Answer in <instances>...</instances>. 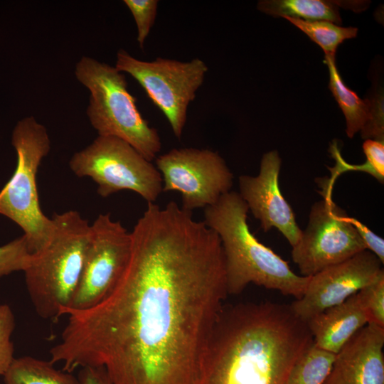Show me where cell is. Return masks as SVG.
<instances>
[{
    "mask_svg": "<svg viewBox=\"0 0 384 384\" xmlns=\"http://www.w3.org/2000/svg\"><path fill=\"white\" fill-rule=\"evenodd\" d=\"M113 289L67 315L50 350L63 370L102 367L112 384H194L228 295L217 233L176 202L147 203Z\"/></svg>",
    "mask_w": 384,
    "mask_h": 384,
    "instance_id": "obj_1",
    "label": "cell"
},
{
    "mask_svg": "<svg viewBox=\"0 0 384 384\" xmlns=\"http://www.w3.org/2000/svg\"><path fill=\"white\" fill-rule=\"evenodd\" d=\"M312 343L306 322L290 305L223 306L194 384H284Z\"/></svg>",
    "mask_w": 384,
    "mask_h": 384,
    "instance_id": "obj_2",
    "label": "cell"
},
{
    "mask_svg": "<svg viewBox=\"0 0 384 384\" xmlns=\"http://www.w3.org/2000/svg\"><path fill=\"white\" fill-rule=\"evenodd\" d=\"M248 210L235 191L204 210V223L221 242L228 294H238L252 283L300 299L310 277L294 273L287 262L257 239L247 223Z\"/></svg>",
    "mask_w": 384,
    "mask_h": 384,
    "instance_id": "obj_3",
    "label": "cell"
},
{
    "mask_svg": "<svg viewBox=\"0 0 384 384\" xmlns=\"http://www.w3.org/2000/svg\"><path fill=\"white\" fill-rule=\"evenodd\" d=\"M45 245L31 254L23 271L27 291L37 314L55 321L68 306L79 283L92 229L76 210L55 213Z\"/></svg>",
    "mask_w": 384,
    "mask_h": 384,
    "instance_id": "obj_4",
    "label": "cell"
},
{
    "mask_svg": "<svg viewBox=\"0 0 384 384\" xmlns=\"http://www.w3.org/2000/svg\"><path fill=\"white\" fill-rule=\"evenodd\" d=\"M75 75L90 91L87 114L98 136L118 138L146 159H156L161 138L139 112L124 75L114 66L86 56L77 63Z\"/></svg>",
    "mask_w": 384,
    "mask_h": 384,
    "instance_id": "obj_5",
    "label": "cell"
},
{
    "mask_svg": "<svg viewBox=\"0 0 384 384\" xmlns=\"http://www.w3.org/2000/svg\"><path fill=\"white\" fill-rule=\"evenodd\" d=\"M11 142L16 152V166L0 191V215L22 229L33 254L45 245L53 227L52 219L41 208L37 188L38 168L50 150V140L44 125L31 116L17 122Z\"/></svg>",
    "mask_w": 384,
    "mask_h": 384,
    "instance_id": "obj_6",
    "label": "cell"
},
{
    "mask_svg": "<svg viewBox=\"0 0 384 384\" xmlns=\"http://www.w3.org/2000/svg\"><path fill=\"white\" fill-rule=\"evenodd\" d=\"M69 166L77 176L95 181L103 198L129 190L147 203H155L162 192V178L156 166L118 138L98 136L72 156Z\"/></svg>",
    "mask_w": 384,
    "mask_h": 384,
    "instance_id": "obj_7",
    "label": "cell"
},
{
    "mask_svg": "<svg viewBox=\"0 0 384 384\" xmlns=\"http://www.w3.org/2000/svg\"><path fill=\"white\" fill-rule=\"evenodd\" d=\"M114 67L139 82L164 114L174 136L180 139L188 105L195 99L208 72L206 63L199 58L188 62L163 58L144 61L120 49Z\"/></svg>",
    "mask_w": 384,
    "mask_h": 384,
    "instance_id": "obj_8",
    "label": "cell"
},
{
    "mask_svg": "<svg viewBox=\"0 0 384 384\" xmlns=\"http://www.w3.org/2000/svg\"><path fill=\"white\" fill-rule=\"evenodd\" d=\"M323 187L324 198L311 208L308 224L292 250V258L302 276L311 277L366 250L356 229L344 220L346 213Z\"/></svg>",
    "mask_w": 384,
    "mask_h": 384,
    "instance_id": "obj_9",
    "label": "cell"
},
{
    "mask_svg": "<svg viewBox=\"0 0 384 384\" xmlns=\"http://www.w3.org/2000/svg\"><path fill=\"white\" fill-rule=\"evenodd\" d=\"M156 167L162 178V192L181 196V208L192 212L215 204L231 191L233 174L222 156L210 149H173L157 156Z\"/></svg>",
    "mask_w": 384,
    "mask_h": 384,
    "instance_id": "obj_10",
    "label": "cell"
},
{
    "mask_svg": "<svg viewBox=\"0 0 384 384\" xmlns=\"http://www.w3.org/2000/svg\"><path fill=\"white\" fill-rule=\"evenodd\" d=\"M91 229L81 277L66 309L82 311L100 303L115 287L128 262L130 232L119 221L101 213Z\"/></svg>",
    "mask_w": 384,
    "mask_h": 384,
    "instance_id": "obj_11",
    "label": "cell"
},
{
    "mask_svg": "<svg viewBox=\"0 0 384 384\" xmlns=\"http://www.w3.org/2000/svg\"><path fill=\"white\" fill-rule=\"evenodd\" d=\"M383 265L373 252L363 250L310 277L303 296L290 306L294 314L306 322L376 280L384 274Z\"/></svg>",
    "mask_w": 384,
    "mask_h": 384,
    "instance_id": "obj_12",
    "label": "cell"
},
{
    "mask_svg": "<svg viewBox=\"0 0 384 384\" xmlns=\"http://www.w3.org/2000/svg\"><path fill=\"white\" fill-rule=\"evenodd\" d=\"M281 163L277 151L264 154L257 176L239 177L238 193L253 216L260 221L264 232L276 228L294 247L299 240L302 230L297 223L291 206L279 188Z\"/></svg>",
    "mask_w": 384,
    "mask_h": 384,
    "instance_id": "obj_13",
    "label": "cell"
},
{
    "mask_svg": "<svg viewBox=\"0 0 384 384\" xmlns=\"http://www.w3.org/2000/svg\"><path fill=\"white\" fill-rule=\"evenodd\" d=\"M384 328L370 323L336 353L323 384H384Z\"/></svg>",
    "mask_w": 384,
    "mask_h": 384,
    "instance_id": "obj_14",
    "label": "cell"
},
{
    "mask_svg": "<svg viewBox=\"0 0 384 384\" xmlns=\"http://www.w3.org/2000/svg\"><path fill=\"white\" fill-rule=\"evenodd\" d=\"M329 70V89L343 111L346 132L352 138L361 132L364 139L384 141L383 103L380 100H362L346 87L338 73L335 57L325 56Z\"/></svg>",
    "mask_w": 384,
    "mask_h": 384,
    "instance_id": "obj_15",
    "label": "cell"
},
{
    "mask_svg": "<svg viewBox=\"0 0 384 384\" xmlns=\"http://www.w3.org/2000/svg\"><path fill=\"white\" fill-rule=\"evenodd\" d=\"M306 324L314 343L336 354L360 329L368 324V319L357 292L313 316Z\"/></svg>",
    "mask_w": 384,
    "mask_h": 384,
    "instance_id": "obj_16",
    "label": "cell"
},
{
    "mask_svg": "<svg viewBox=\"0 0 384 384\" xmlns=\"http://www.w3.org/2000/svg\"><path fill=\"white\" fill-rule=\"evenodd\" d=\"M341 1L323 0H263L257 9L273 16H288L309 21H327L341 24Z\"/></svg>",
    "mask_w": 384,
    "mask_h": 384,
    "instance_id": "obj_17",
    "label": "cell"
},
{
    "mask_svg": "<svg viewBox=\"0 0 384 384\" xmlns=\"http://www.w3.org/2000/svg\"><path fill=\"white\" fill-rule=\"evenodd\" d=\"M3 376L5 384H80L71 373L31 356L15 358Z\"/></svg>",
    "mask_w": 384,
    "mask_h": 384,
    "instance_id": "obj_18",
    "label": "cell"
},
{
    "mask_svg": "<svg viewBox=\"0 0 384 384\" xmlns=\"http://www.w3.org/2000/svg\"><path fill=\"white\" fill-rule=\"evenodd\" d=\"M335 356L317 347L313 341L294 363L284 384H323Z\"/></svg>",
    "mask_w": 384,
    "mask_h": 384,
    "instance_id": "obj_19",
    "label": "cell"
},
{
    "mask_svg": "<svg viewBox=\"0 0 384 384\" xmlns=\"http://www.w3.org/2000/svg\"><path fill=\"white\" fill-rule=\"evenodd\" d=\"M324 50L325 56L335 57L336 49L346 39L355 38L358 28L342 27L327 21H309L284 16Z\"/></svg>",
    "mask_w": 384,
    "mask_h": 384,
    "instance_id": "obj_20",
    "label": "cell"
},
{
    "mask_svg": "<svg viewBox=\"0 0 384 384\" xmlns=\"http://www.w3.org/2000/svg\"><path fill=\"white\" fill-rule=\"evenodd\" d=\"M31 258V253L23 235L0 246V278L14 272H23Z\"/></svg>",
    "mask_w": 384,
    "mask_h": 384,
    "instance_id": "obj_21",
    "label": "cell"
},
{
    "mask_svg": "<svg viewBox=\"0 0 384 384\" xmlns=\"http://www.w3.org/2000/svg\"><path fill=\"white\" fill-rule=\"evenodd\" d=\"M368 324L384 328V274L358 292Z\"/></svg>",
    "mask_w": 384,
    "mask_h": 384,
    "instance_id": "obj_22",
    "label": "cell"
},
{
    "mask_svg": "<svg viewBox=\"0 0 384 384\" xmlns=\"http://www.w3.org/2000/svg\"><path fill=\"white\" fill-rule=\"evenodd\" d=\"M137 28V42L141 48L155 22L159 1L157 0H124Z\"/></svg>",
    "mask_w": 384,
    "mask_h": 384,
    "instance_id": "obj_23",
    "label": "cell"
},
{
    "mask_svg": "<svg viewBox=\"0 0 384 384\" xmlns=\"http://www.w3.org/2000/svg\"><path fill=\"white\" fill-rule=\"evenodd\" d=\"M15 327L14 314L7 304L0 305V375H4L14 359L11 335Z\"/></svg>",
    "mask_w": 384,
    "mask_h": 384,
    "instance_id": "obj_24",
    "label": "cell"
},
{
    "mask_svg": "<svg viewBox=\"0 0 384 384\" xmlns=\"http://www.w3.org/2000/svg\"><path fill=\"white\" fill-rule=\"evenodd\" d=\"M344 220L350 223L357 231L363 241L366 250L375 255L381 262H384V240L370 230L366 225L347 214L343 216Z\"/></svg>",
    "mask_w": 384,
    "mask_h": 384,
    "instance_id": "obj_25",
    "label": "cell"
},
{
    "mask_svg": "<svg viewBox=\"0 0 384 384\" xmlns=\"http://www.w3.org/2000/svg\"><path fill=\"white\" fill-rule=\"evenodd\" d=\"M363 152L366 158L374 164L375 178L380 183L384 181V142L366 139L363 144Z\"/></svg>",
    "mask_w": 384,
    "mask_h": 384,
    "instance_id": "obj_26",
    "label": "cell"
},
{
    "mask_svg": "<svg viewBox=\"0 0 384 384\" xmlns=\"http://www.w3.org/2000/svg\"><path fill=\"white\" fill-rule=\"evenodd\" d=\"M78 378L80 384H112L102 367L80 368Z\"/></svg>",
    "mask_w": 384,
    "mask_h": 384,
    "instance_id": "obj_27",
    "label": "cell"
}]
</instances>
